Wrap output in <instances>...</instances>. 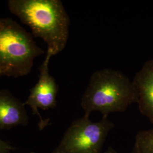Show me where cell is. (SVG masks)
I'll use <instances>...</instances> for the list:
<instances>
[{
	"instance_id": "obj_1",
	"label": "cell",
	"mask_w": 153,
	"mask_h": 153,
	"mask_svg": "<svg viewBox=\"0 0 153 153\" xmlns=\"http://www.w3.org/2000/svg\"><path fill=\"white\" fill-rule=\"evenodd\" d=\"M8 8L26 25L35 37L47 45V51L55 56L67 44L70 18L60 0H9Z\"/></svg>"
},
{
	"instance_id": "obj_2",
	"label": "cell",
	"mask_w": 153,
	"mask_h": 153,
	"mask_svg": "<svg viewBox=\"0 0 153 153\" xmlns=\"http://www.w3.org/2000/svg\"><path fill=\"white\" fill-rule=\"evenodd\" d=\"M134 103L136 94L129 78L121 71L104 69L91 75L81 105L84 116L89 117L98 111L107 117L111 113L125 112Z\"/></svg>"
},
{
	"instance_id": "obj_3",
	"label": "cell",
	"mask_w": 153,
	"mask_h": 153,
	"mask_svg": "<svg viewBox=\"0 0 153 153\" xmlns=\"http://www.w3.org/2000/svg\"><path fill=\"white\" fill-rule=\"evenodd\" d=\"M44 51L32 35L11 18H0V75L18 78L31 71Z\"/></svg>"
},
{
	"instance_id": "obj_4",
	"label": "cell",
	"mask_w": 153,
	"mask_h": 153,
	"mask_svg": "<svg viewBox=\"0 0 153 153\" xmlns=\"http://www.w3.org/2000/svg\"><path fill=\"white\" fill-rule=\"evenodd\" d=\"M114 123L107 117L93 122L83 116L73 121L52 153H101Z\"/></svg>"
},
{
	"instance_id": "obj_5",
	"label": "cell",
	"mask_w": 153,
	"mask_h": 153,
	"mask_svg": "<svg viewBox=\"0 0 153 153\" xmlns=\"http://www.w3.org/2000/svg\"><path fill=\"white\" fill-rule=\"evenodd\" d=\"M52 56L51 52L47 51L45 58L39 68L38 81L30 90L27 99L24 103L32 108L33 114L38 115L40 126H45V122L39 113V108L43 110L54 108L57 104L59 86L55 78L49 74L48 69L49 61Z\"/></svg>"
},
{
	"instance_id": "obj_6",
	"label": "cell",
	"mask_w": 153,
	"mask_h": 153,
	"mask_svg": "<svg viewBox=\"0 0 153 153\" xmlns=\"http://www.w3.org/2000/svg\"><path fill=\"white\" fill-rule=\"evenodd\" d=\"M132 82L141 114L153 124V60L145 62Z\"/></svg>"
},
{
	"instance_id": "obj_7",
	"label": "cell",
	"mask_w": 153,
	"mask_h": 153,
	"mask_svg": "<svg viewBox=\"0 0 153 153\" xmlns=\"http://www.w3.org/2000/svg\"><path fill=\"white\" fill-rule=\"evenodd\" d=\"M25 104L6 90H0V131L26 126L28 117Z\"/></svg>"
},
{
	"instance_id": "obj_8",
	"label": "cell",
	"mask_w": 153,
	"mask_h": 153,
	"mask_svg": "<svg viewBox=\"0 0 153 153\" xmlns=\"http://www.w3.org/2000/svg\"><path fill=\"white\" fill-rule=\"evenodd\" d=\"M132 153H153V128L138 132Z\"/></svg>"
},
{
	"instance_id": "obj_9",
	"label": "cell",
	"mask_w": 153,
	"mask_h": 153,
	"mask_svg": "<svg viewBox=\"0 0 153 153\" xmlns=\"http://www.w3.org/2000/svg\"><path fill=\"white\" fill-rule=\"evenodd\" d=\"M14 148L11 145L0 139V153H10Z\"/></svg>"
},
{
	"instance_id": "obj_10",
	"label": "cell",
	"mask_w": 153,
	"mask_h": 153,
	"mask_svg": "<svg viewBox=\"0 0 153 153\" xmlns=\"http://www.w3.org/2000/svg\"><path fill=\"white\" fill-rule=\"evenodd\" d=\"M116 153V152H115L114 150H111V149H108L106 152H103V153Z\"/></svg>"
},
{
	"instance_id": "obj_11",
	"label": "cell",
	"mask_w": 153,
	"mask_h": 153,
	"mask_svg": "<svg viewBox=\"0 0 153 153\" xmlns=\"http://www.w3.org/2000/svg\"><path fill=\"white\" fill-rule=\"evenodd\" d=\"M34 153V152H30V153Z\"/></svg>"
},
{
	"instance_id": "obj_12",
	"label": "cell",
	"mask_w": 153,
	"mask_h": 153,
	"mask_svg": "<svg viewBox=\"0 0 153 153\" xmlns=\"http://www.w3.org/2000/svg\"><path fill=\"white\" fill-rule=\"evenodd\" d=\"M0 76H1V75H0Z\"/></svg>"
}]
</instances>
